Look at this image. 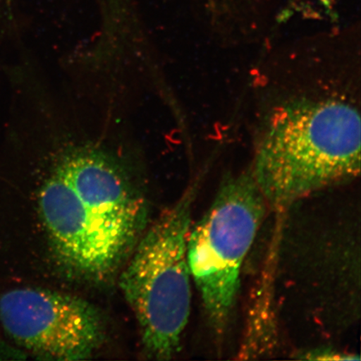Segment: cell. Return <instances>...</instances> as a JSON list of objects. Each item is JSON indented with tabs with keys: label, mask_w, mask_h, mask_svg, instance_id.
<instances>
[{
	"label": "cell",
	"mask_w": 361,
	"mask_h": 361,
	"mask_svg": "<svg viewBox=\"0 0 361 361\" xmlns=\"http://www.w3.org/2000/svg\"><path fill=\"white\" fill-rule=\"evenodd\" d=\"M300 359L308 360H359L360 356L331 348H316L302 353Z\"/></svg>",
	"instance_id": "8992f818"
},
{
	"label": "cell",
	"mask_w": 361,
	"mask_h": 361,
	"mask_svg": "<svg viewBox=\"0 0 361 361\" xmlns=\"http://www.w3.org/2000/svg\"><path fill=\"white\" fill-rule=\"evenodd\" d=\"M267 206L251 171L228 176L207 213L189 231V270L216 335L222 336L228 327L242 266Z\"/></svg>",
	"instance_id": "277c9868"
},
{
	"label": "cell",
	"mask_w": 361,
	"mask_h": 361,
	"mask_svg": "<svg viewBox=\"0 0 361 361\" xmlns=\"http://www.w3.org/2000/svg\"><path fill=\"white\" fill-rule=\"evenodd\" d=\"M0 322L16 344L38 360H89L105 335L102 316L88 301L44 288L4 293Z\"/></svg>",
	"instance_id": "5b68a950"
},
{
	"label": "cell",
	"mask_w": 361,
	"mask_h": 361,
	"mask_svg": "<svg viewBox=\"0 0 361 361\" xmlns=\"http://www.w3.org/2000/svg\"><path fill=\"white\" fill-rule=\"evenodd\" d=\"M24 350L13 348L6 343L0 341V360H25L27 355Z\"/></svg>",
	"instance_id": "52a82bcc"
},
{
	"label": "cell",
	"mask_w": 361,
	"mask_h": 361,
	"mask_svg": "<svg viewBox=\"0 0 361 361\" xmlns=\"http://www.w3.org/2000/svg\"><path fill=\"white\" fill-rule=\"evenodd\" d=\"M193 191H188L147 229L121 274L120 286L137 318L147 357L178 354L191 312L187 247Z\"/></svg>",
	"instance_id": "3957f363"
},
{
	"label": "cell",
	"mask_w": 361,
	"mask_h": 361,
	"mask_svg": "<svg viewBox=\"0 0 361 361\" xmlns=\"http://www.w3.org/2000/svg\"><path fill=\"white\" fill-rule=\"evenodd\" d=\"M360 168L357 107L341 96H305L266 116L251 171L268 204L283 210L355 178Z\"/></svg>",
	"instance_id": "7a4b0ae2"
},
{
	"label": "cell",
	"mask_w": 361,
	"mask_h": 361,
	"mask_svg": "<svg viewBox=\"0 0 361 361\" xmlns=\"http://www.w3.org/2000/svg\"><path fill=\"white\" fill-rule=\"evenodd\" d=\"M44 113L26 142L48 164L39 193L44 227L67 267L104 276L128 254L145 222V202L126 169L133 151L102 135L63 128Z\"/></svg>",
	"instance_id": "6da1fadb"
}]
</instances>
